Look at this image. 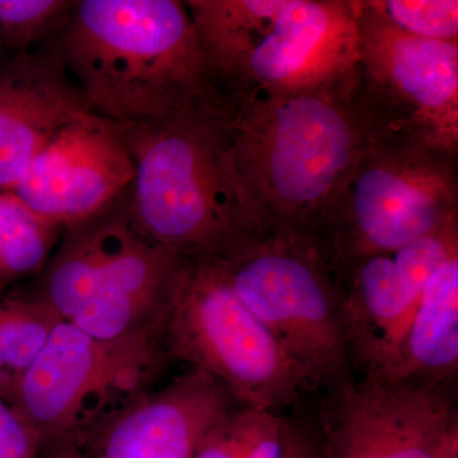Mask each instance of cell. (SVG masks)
Masks as SVG:
<instances>
[{"instance_id": "1", "label": "cell", "mask_w": 458, "mask_h": 458, "mask_svg": "<svg viewBox=\"0 0 458 458\" xmlns=\"http://www.w3.org/2000/svg\"><path fill=\"white\" fill-rule=\"evenodd\" d=\"M357 65V64H355ZM229 148L255 213L315 238L337 189L369 143L351 73L225 108Z\"/></svg>"}, {"instance_id": "2", "label": "cell", "mask_w": 458, "mask_h": 458, "mask_svg": "<svg viewBox=\"0 0 458 458\" xmlns=\"http://www.w3.org/2000/svg\"><path fill=\"white\" fill-rule=\"evenodd\" d=\"M54 38L90 113L119 125L221 105L185 2L81 0Z\"/></svg>"}, {"instance_id": "3", "label": "cell", "mask_w": 458, "mask_h": 458, "mask_svg": "<svg viewBox=\"0 0 458 458\" xmlns=\"http://www.w3.org/2000/svg\"><path fill=\"white\" fill-rule=\"evenodd\" d=\"M210 84L223 106L351 73L358 0H188Z\"/></svg>"}, {"instance_id": "4", "label": "cell", "mask_w": 458, "mask_h": 458, "mask_svg": "<svg viewBox=\"0 0 458 458\" xmlns=\"http://www.w3.org/2000/svg\"><path fill=\"white\" fill-rule=\"evenodd\" d=\"M119 126L135 168L129 210L158 245L180 256L207 255L259 218L238 179L218 105Z\"/></svg>"}, {"instance_id": "5", "label": "cell", "mask_w": 458, "mask_h": 458, "mask_svg": "<svg viewBox=\"0 0 458 458\" xmlns=\"http://www.w3.org/2000/svg\"><path fill=\"white\" fill-rule=\"evenodd\" d=\"M179 261L180 255L138 227L126 191L102 212L63 229L38 274L35 298L99 342H161Z\"/></svg>"}, {"instance_id": "6", "label": "cell", "mask_w": 458, "mask_h": 458, "mask_svg": "<svg viewBox=\"0 0 458 458\" xmlns=\"http://www.w3.org/2000/svg\"><path fill=\"white\" fill-rule=\"evenodd\" d=\"M205 256L278 340L307 390L351 378L342 291L315 238L259 216Z\"/></svg>"}, {"instance_id": "7", "label": "cell", "mask_w": 458, "mask_h": 458, "mask_svg": "<svg viewBox=\"0 0 458 458\" xmlns=\"http://www.w3.org/2000/svg\"><path fill=\"white\" fill-rule=\"evenodd\" d=\"M161 344L167 357L225 386L237 405L284 412L307 390L278 340L209 256H180Z\"/></svg>"}, {"instance_id": "8", "label": "cell", "mask_w": 458, "mask_h": 458, "mask_svg": "<svg viewBox=\"0 0 458 458\" xmlns=\"http://www.w3.org/2000/svg\"><path fill=\"white\" fill-rule=\"evenodd\" d=\"M458 225V158L370 140L316 233L334 270Z\"/></svg>"}, {"instance_id": "9", "label": "cell", "mask_w": 458, "mask_h": 458, "mask_svg": "<svg viewBox=\"0 0 458 458\" xmlns=\"http://www.w3.org/2000/svg\"><path fill=\"white\" fill-rule=\"evenodd\" d=\"M355 98L370 140L458 158V42L401 32L358 0Z\"/></svg>"}, {"instance_id": "10", "label": "cell", "mask_w": 458, "mask_h": 458, "mask_svg": "<svg viewBox=\"0 0 458 458\" xmlns=\"http://www.w3.org/2000/svg\"><path fill=\"white\" fill-rule=\"evenodd\" d=\"M167 355L156 339L107 344L59 321L36 360L5 390L41 445L93 432L144 393Z\"/></svg>"}, {"instance_id": "11", "label": "cell", "mask_w": 458, "mask_h": 458, "mask_svg": "<svg viewBox=\"0 0 458 458\" xmlns=\"http://www.w3.org/2000/svg\"><path fill=\"white\" fill-rule=\"evenodd\" d=\"M458 255V225L336 270L351 366L378 376L393 360L428 280Z\"/></svg>"}, {"instance_id": "12", "label": "cell", "mask_w": 458, "mask_h": 458, "mask_svg": "<svg viewBox=\"0 0 458 458\" xmlns=\"http://www.w3.org/2000/svg\"><path fill=\"white\" fill-rule=\"evenodd\" d=\"M330 391L322 458H434L458 419L445 386L369 376Z\"/></svg>"}, {"instance_id": "13", "label": "cell", "mask_w": 458, "mask_h": 458, "mask_svg": "<svg viewBox=\"0 0 458 458\" xmlns=\"http://www.w3.org/2000/svg\"><path fill=\"white\" fill-rule=\"evenodd\" d=\"M134 174L120 126L89 113L47 141L11 191L64 229L106 209L128 191Z\"/></svg>"}, {"instance_id": "14", "label": "cell", "mask_w": 458, "mask_h": 458, "mask_svg": "<svg viewBox=\"0 0 458 458\" xmlns=\"http://www.w3.org/2000/svg\"><path fill=\"white\" fill-rule=\"evenodd\" d=\"M236 401L216 378L192 369L164 390L140 394L93 432L98 458H194L201 439Z\"/></svg>"}, {"instance_id": "15", "label": "cell", "mask_w": 458, "mask_h": 458, "mask_svg": "<svg viewBox=\"0 0 458 458\" xmlns=\"http://www.w3.org/2000/svg\"><path fill=\"white\" fill-rule=\"evenodd\" d=\"M90 113L54 51L0 62V191H11L60 129Z\"/></svg>"}, {"instance_id": "16", "label": "cell", "mask_w": 458, "mask_h": 458, "mask_svg": "<svg viewBox=\"0 0 458 458\" xmlns=\"http://www.w3.org/2000/svg\"><path fill=\"white\" fill-rule=\"evenodd\" d=\"M458 367V255L428 280L417 309L381 378L445 386ZM369 377V376H367Z\"/></svg>"}, {"instance_id": "17", "label": "cell", "mask_w": 458, "mask_h": 458, "mask_svg": "<svg viewBox=\"0 0 458 458\" xmlns=\"http://www.w3.org/2000/svg\"><path fill=\"white\" fill-rule=\"evenodd\" d=\"M236 405L207 439V458H322L321 439L300 421Z\"/></svg>"}, {"instance_id": "18", "label": "cell", "mask_w": 458, "mask_h": 458, "mask_svg": "<svg viewBox=\"0 0 458 458\" xmlns=\"http://www.w3.org/2000/svg\"><path fill=\"white\" fill-rule=\"evenodd\" d=\"M62 232L33 213L13 191H0V293L38 276Z\"/></svg>"}, {"instance_id": "19", "label": "cell", "mask_w": 458, "mask_h": 458, "mask_svg": "<svg viewBox=\"0 0 458 458\" xmlns=\"http://www.w3.org/2000/svg\"><path fill=\"white\" fill-rule=\"evenodd\" d=\"M59 321L49 307L36 298L0 301V346L8 382L29 369Z\"/></svg>"}, {"instance_id": "20", "label": "cell", "mask_w": 458, "mask_h": 458, "mask_svg": "<svg viewBox=\"0 0 458 458\" xmlns=\"http://www.w3.org/2000/svg\"><path fill=\"white\" fill-rule=\"evenodd\" d=\"M72 0H0V40L14 54L29 51L36 42L55 36L68 22Z\"/></svg>"}, {"instance_id": "21", "label": "cell", "mask_w": 458, "mask_h": 458, "mask_svg": "<svg viewBox=\"0 0 458 458\" xmlns=\"http://www.w3.org/2000/svg\"><path fill=\"white\" fill-rule=\"evenodd\" d=\"M399 31L434 41L458 42L457 0H367Z\"/></svg>"}, {"instance_id": "22", "label": "cell", "mask_w": 458, "mask_h": 458, "mask_svg": "<svg viewBox=\"0 0 458 458\" xmlns=\"http://www.w3.org/2000/svg\"><path fill=\"white\" fill-rule=\"evenodd\" d=\"M38 434L0 391V458H38Z\"/></svg>"}, {"instance_id": "23", "label": "cell", "mask_w": 458, "mask_h": 458, "mask_svg": "<svg viewBox=\"0 0 458 458\" xmlns=\"http://www.w3.org/2000/svg\"><path fill=\"white\" fill-rule=\"evenodd\" d=\"M434 458H458V419L448 428Z\"/></svg>"}, {"instance_id": "24", "label": "cell", "mask_w": 458, "mask_h": 458, "mask_svg": "<svg viewBox=\"0 0 458 458\" xmlns=\"http://www.w3.org/2000/svg\"><path fill=\"white\" fill-rule=\"evenodd\" d=\"M54 458H84V457L80 456V454H75V452H63L62 454H59V456H56Z\"/></svg>"}, {"instance_id": "25", "label": "cell", "mask_w": 458, "mask_h": 458, "mask_svg": "<svg viewBox=\"0 0 458 458\" xmlns=\"http://www.w3.org/2000/svg\"><path fill=\"white\" fill-rule=\"evenodd\" d=\"M4 360H3L2 346H0V376H2V373L4 372Z\"/></svg>"}, {"instance_id": "26", "label": "cell", "mask_w": 458, "mask_h": 458, "mask_svg": "<svg viewBox=\"0 0 458 458\" xmlns=\"http://www.w3.org/2000/svg\"><path fill=\"white\" fill-rule=\"evenodd\" d=\"M3 50V45H2V40H0V51Z\"/></svg>"}]
</instances>
